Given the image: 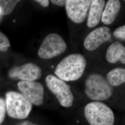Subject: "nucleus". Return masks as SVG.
Here are the masks:
<instances>
[{
    "mask_svg": "<svg viewBox=\"0 0 125 125\" xmlns=\"http://www.w3.org/2000/svg\"><path fill=\"white\" fill-rule=\"evenodd\" d=\"M67 45L62 37L57 33H51L45 38L38 51L40 58H53L63 53Z\"/></svg>",
    "mask_w": 125,
    "mask_h": 125,
    "instance_id": "nucleus-6",
    "label": "nucleus"
},
{
    "mask_svg": "<svg viewBox=\"0 0 125 125\" xmlns=\"http://www.w3.org/2000/svg\"><path fill=\"white\" fill-rule=\"evenodd\" d=\"M86 64V59L83 55L72 54L58 63L54 73L58 78L63 81H76L83 75Z\"/></svg>",
    "mask_w": 125,
    "mask_h": 125,
    "instance_id": "nucleus-1",
    "label": "nucleus"
},
{
    "mask_svg": "<svg viewBox=\"0 0 125 125\" xmlns=\"http://www.w3.org/2000/svg\"><path fill=\"white\" fill-rule=\"evenodd\" d=\"M18 125H38L36 124H34L29 121H25L19 124Z\"/></svg>",
    "mask_w": 125,
    "mask_h": 125,
    "instance_id": "nucleus-21",
    "label": "nucleus"
},
{
    "mask_svg": "<svg viewBox=\"0 0 125 125\" xmlns=\"http://www.w3.org/2000/svg\"><path fill=\"white\" fill-rule=\"evenodd\" d=\"M105 1L103 0H91L87 20V26L90 28L96 27L102 19Z\"/></svg>",
    "mask_w": 125,
    "mask_h": 125,
    "instance_id": "nucleus-11",
    "label": "nucleus"
},
{
    "mask_svg": "<svg viewBox=\"0 0 125 125\" xmlns=\"http://www.w3.org/2000/svg\"><path fill=\"white\" fill-rule=\"evenodd\" d=\"M111 36V31L108 27H99L90 32L85 38L84 46L89 51H94L109 40Z\"/></svg>",
    "mask_w": 125,
    "mask_h": 125,
    "instance_id": "nucleus-10",
    "label": "nucleus"
},
{
    "mask_svg": "<svg viewBox=\"0 0 125 125\" xmlns=\"http://www.w3.org/2000/svg\"><path fill=\"white\" fill-rule=\"evenodd\" d=\"M121 8V2L119 0H108L103 11L102 21L106 25L111 24L116 19Z\"/></svg>",
    "mask_w": 125,
    "mask_h": 125,
    "instance_id": "nucleus-12",
    "label": "nucleus"
},
{
    "mask_svg": "<svg viewBox=\"0 0 125 125\" xmlns=\"http://www.w3.org/2000/svg\"><path fill=\"white\" fill-rule=\"evenodd\" d=\"M113 35L117 39L121 40H125V26L118 27L113 33Z\"/></svg>",
    "mask_w": 125,
    "mask_h": 125,
    "instance_id": "nucleus-17",
    "label": "nucleus"
},
{
    "mask_svg": "<svg viewBox=\"0 0 125 125\" xmlns=\"http://www.w3.org/2000/svg\"><path fill=\"white\" fill-rule=\"evenodd\" d=\"M106 57L110 63H115L120 61L122 63L125 64V47L119 42H113L107 49Z\"/></svg>",
    "mask_w": 125,
    "mask_h": 125,
    "instance_id": "nucleus-13",
    "label": "nucleus"
},
{
    "mask_svg": "<svg viewBox=\"0 0 125 125\" xmlns=\"http://www.w3.org/2000/svg\"><path fill=\"white\" fill-rule=\"evenodd\" d=\"M51 2L54 4L61 7L65 6L66 3V0H52Z\"/></svg>",
    "mask_w": 125,
    "mask_h": 125,
    "instance_id": "nucleus-19",
    "label": "nucleus"
},
{
    "mask_svg": "<svg viewBox=\"0 0 125 125\" xmlns=\"http://www.w3.org/2000/svg\"><path fill=\"white\" fill-rule=\"evenodd\" d=\"M42 71L40 67L31 62L15 67L9 72L11 77L23 81H34L40 79Z\"/></svg>",
    "mask_w": 125,
    "mask_h": 125,
    "instance_id": "nucleus-9",
    "label": "nucleus"
},
{
    "mask_svg": "<svg viewBox=\"0 0 125 125\" xmlns=\"http://www.w3.org/2000/svg\"><path fill=\"white\" fill-rule=\"evenodd\" d=\"M85 92L91 100L100 102L109 98L113 93V89L103 76L94 73L86 79Z\"/></svg>",
    "mask_w": 125,
    "mask_h": 125,
    "instance_id": "nucleus-2",
    "label": "nucleus"
},
{
    "mask_svg": "<svg viewBox=\"0 0 125 125\" xmlns=\"http://www.w3.org/2000/svg\"><path fill=\"white\" fill-rule=\"evenodd\" d=\"M21 94L31 103L40 106L44 102V88L40 83L21 81L18 83Z\"/></svg>",
    "mask_w": 125,
    "mask_h": 125,
    "instance_id": "nucleus-7",
    "label": "nucleus"
},
{
    "mask_svg": "<svg viewBox=\"0 0 125 125\" xmlns=\"http://www.w3.org/2000/svg\"></svg>",
    "mask_w": 125,
    "mask_h": 125,
    "instance_id": "nucleus-22",
    "label": "nucleus"
},
{
    "mask_svg": "<svg viewBox=\"0 0 125 125\" xmlns=\"http://www.w3.org/2000/svg\"><path fill=\"white\" fill-rule=\"evenodd\" d=\"M84 115L90 125H114V113L104 103L93 102L88 104L85 106Z\"/></svg>",
    "mask_w": 125,
    "mask_h": 125,
    "instance_id": "nucleus-3",
    "label": "nucleus"
},
{
    "mask_svg": "<svg viewBox=\"0 0 125 125\" xmlns=\"http://www.w3.org/2000/svg\"><path fill=\"white\" fill-rule=\"evenodd\" d=\"M107 80L112 86H118L125 81V69L116 68L109 72L107 75Z\"/></svg>",
    "mask_w": 125,
    "mask_h": 125,
    "instance_id": "nucleus-14",
    "label": "nucleus"
},
{
    "mask_svg": "<svg viewBox=\"0 0 125 125\" xmlns=\"http://www.w3.org/2000/svg\"><path fill=\"white\" fill-rule=\"evenodd\" d=\"M20 0H0V14L7 15L11 13Z\"/></svg>",
    "mask_w": 125,
    "mask_h": 125,
    "instance_id": "nucleus-15",
    "label": "nucleus"
},
{
    "mask_svg": "<svg viewBox=\"0 0 125 125\" xmlns=\"http://www.w3.org/2000/svg\"><path fill=\"white\" fill-rule=\"evenodd\" d=\"M10 45V43L7 37L0 31V51H7Z\"/></svg>",
    "mask_w": 125,
    "mask_h": 125,
    "instance_id": "nucleus-16",
    "label": "nucleus"
},
{
    "mask_svg": "<svg viewBox=\"0 0 125 125\" xmlns=\"http://www.w3.org/2000/svg\"><path fill=\"white\" fill-rule=\"evenodd\" d=\"M6 106L10 117L17 119L27 118L31 111L32 104L22 94L10 91L6 94Z\"/></svg>",
    "mask_w": 125,
    "mask_h": 125,
    "instance_id": "nucleus-4",
    "label": "nucleus"
},
{
    "mask_svg": "<svg viewBox=\"0 0 125 125\" xmlns=\"http://www.w3.org/2000/svg\"><path fill=\"white\" fill-rule=\"evenodd\" d=\"M45 81L47 87L56 96L61 106L65 107L72 106L74 96L70 85L53 75L47 76Z\"/></svg>",
    "mask_w": 125,
    "mask_h": 125,
    "instance_id": "nucleus-5",
    "label": "nucleus"
},
{
    "mask_svg": "<svg viewBox=\"0 0 125 125\" xmlns=\"http://www.w3.org/2000/svg\"><path fill=\"white\" fill-rule=\"evenodd\" d=\"M6 111V103L3 99L0 98V125L4 121Z\"/></svg>",
    "mask_w": 125,
    "mask_h": 125,
    "instance_id": "nucleus-18",
    "label": "nucleus"
},
{
    "mask_svg": "<svg viewBox=\"0 0 125 125\" xmlns=\"http://www.w3.org/2000/svg\"><path fill=\"white\" fill-rule=\"evenodd\" d=\"M35 1L39 3L43 7H47L49 5V1L48 0H38Z\"/></svg>",
    "mask_w": 125,
    "mask_h": 125,
    "instance_id": "nucleus-20",
    "label": "nucleus"
},
{
    "mask_svg": "<svg viewBox=\"0 0 125 125\" xmlns=\"http://www.w3.org/2000/svg\"><path fill=\"white\" fill-rule=\"evenodd\" d=\"M91 0H66L65 9L67 16L73 22L77 24L83 22L87 16Z\"/></svg>",
    "mask_w": 125,
    "mask_h": 125,
    "instance_id": "nucleus-8",
    "label": "nucleus"
}]
</instances>
